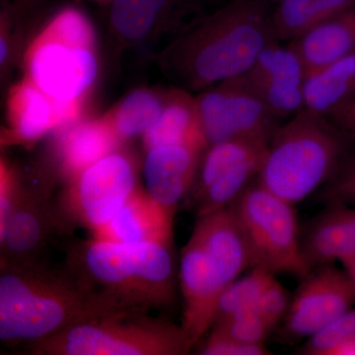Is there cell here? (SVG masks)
Here are the masks:
<instances>
[{"mask_svg":"<svg viewBox=\"0 0 355 355\" xmlns=\"http://www.w3.org/2000/svg\"><path fill=\"white\" fill-rule=\"evenodd\" d=\"M275 41L268 0H232L175 40L159 60L178 87L202 92L247 73Z\"/></svg>","mask_w":355,"mask_h":355,"instance_id":"obj_1","label":"cell"},{"mask_svg":"<svg viewBox=\"0 0 355 355\" xmlns=\"http://www.w3.org/2000/svg\"><path fill=\"white\" fill-rule=\"evenodd\" d=\"M121 312L128 311L91 291L67 268L53 270L42 261L0 263V340L4 345H30Z\"/></svg>","mask_w":355,"mask_h":355,"instance_id":"obj_2","label":"cell"},{"mask_svg":"<svg viewBox=\"0 0 355 355\" xmlns=\"http://www.w3.org/2000/svg\"><path fill=\"white\" fill-rule=\"evenodd\" d=\"M65 268L91 291L123 311L166 309L176 300L179 273L173 245L93 237L70 248Z\"/></svg>","mask_w":355,"mask_h":355,"instance_id":"obj_3","label":"cell"},{"mask_svg":"<svg viewBox=\"0 0 355 355\" xmlns=\"http://www.w3.org/2000/svg\"><path fill=\"white\" fill-rule=\"evenodd\" d=\"M21 64L24 77L57 103L64 125L83 119L100 74L94 25L76 7L60 9L26 44Z\"/></svg>","mask_w":355,"mask_h":355,"instance_id":"obj_4","label":"cell"},{"mask_svg":"<svg viewBox=\"0 0 355 355\" xmlns=\"http://www.w3.org/2000/svg\"><path fill=\"white\" fill-rule=\"evenodd\" d=\"M347 133L304 109L277 128L257 182L296 205L335 176L349 154Z\"/></svg>","mask_w":355,"mask_h":355,"instance_id":"obj_5","label":"cell"},{"mask_svg":"<svg viewBox=\"0 0 355 355\" xmlns=\"http://www.w3.org/2000/svg\"><path fill=\"white\" fill-rule=\"evenodd\" d=\"M33 355H184L191 352L183 327L148 312H121L28 345Z\"/></svg>","mask_w":355,"mask_h":355,"instance_id":"obj_6","label":"cell"},{"mask_svg":"<svg viewBox=\"0 0 355 355\" xmlns=\"http://www.w3.org/2000/svg\"><path fill=\"white\" fill-rule=\"evenodd\" d=\"M228 207L246 236L253 266L301 279L309 275L294 205L254 181Z\"/></svg>","mask_w":355,"mask_h":355,"instance_id":"obj_7","label":"cell"},{"mask_svg":"<svg viewBox=\"0 0 355 355\" xmlns=\"http://www.w3.org/2000/svg\"><path fill=\"white\" fill-rule=\"evenodd\" d=\"M207 146L232 139H272L279 116L270 111L245 74L205 89L196 97Z\"/></svg>","mask_w":355,"mask_h":355,"instance_id":"obj_8","label":"cell"},{"mask_svg":"<svg viewBox=\"0 0 355 355\" xmlns=\"http://www.w3.org/2000/svg\"><path fill=\"white\" fill-rule=\"evenodd\" d=\"M137 188L135 163L119 149L67 184L58 203L71 225L79 224L94 232L113 218Z\"/></svg>","mask_w":355,"mask_h":355,"instance_id":"obj_9","label":"cell"},{"mask_svg":"<svg viewBox=\"0 0 355 355\" xmlns=\"http://www.w3.org/2000/svg\"><path fill=\"white\" fill-rule=\"evenodd\" d=\"M354 304L355 284L345 270L331 263L317 266L292 295L288 312L277 328V338L291 343L310 338Z\"/></svg>","mask_w":355,"mask_h":355,"instance_id":"obj_10","label":"cell"},{"mask_svg":"<svg viewBox=\"0 0 355 355\" xmlns=\"http://www.w3.org/2000/svg\"><path fill=\"white\" fill-rule=\"evenodd\" d=\"M23 184L4 232L0 235V263H33L55 236L71 224L60 203L51 200L50 184Z\"/></svg>","mask_w":355,"mask_h":355,"instance_id":"obj_11","label":"cell"},{"mask_svg":"<svg viewBox=\"0 0 355 355\" xmlns=\"http://www.w3.org/2000/svg\"><path fill=\"white\" fill-rule=\"evenodd\" d=\"M179 282L184 300L182 327L193 352L211 330L219 297L229 282L220 266L193 236L182 250Z\"/></svg>","mask_w":355,"mask_h":355,"instance_id":"obj_12","label":"cell"},{"mask_svg":"<svg viewBox=\"0 0 355 355\" xmlns=\"http://www.w3.org/2000/svg\"><path fill=\"white\" fill-rule=\"evenodd\" d=\"M306 69L291 44L273 42L263 49L245 73L261 99L279 119L291 118L305 109L303 83Z\"/></svg>","mask_w":355,"mask_h":355,"instance_id":"obj_13","label":"cell"},{"mask_svg":"<svg viewBox=\"0 0 355 355\" xmlns=\"http://www.w3.org/2000/svg\"><path fill=\"white\" fill-rule=\"evenodd\" d=\"M207 146L174 144L146 151L144 175L146 191L153 200L170 211L190 193Z\"/></svg>","mask_w":355,"mask_h":355,"instance_id":"obj_14","label":"cell"},{"mask_svg":"<svg viewBox=\"0 0 355 355\" xmlns=\"http://www.w3.org/2000/svg\"><path fill=\"white\" fill-rule=\"evenodd\" d=\"M55 132L53 164L65 184L100 159L121 149L123 144L103 116L79 119Z\"/></svg>","mask_w":355,"mask_h":355,"instance_id":"obj_15","label":"cell"},{"mask_svg":"<svg viewBox=\"0 0 355 355\" xmlns=\"http://www.w3.org/2000/svg\"><path fill=\"white\" fill-rule=\"evenodd\" d=\"M6 119L2 144H34L64 125L57 103L26 77L9 90Z\"/></svg>","mask_w":355,"mask_h":355,"instance_id":"obj_16","label":"cell"},{"mask_svg":"<svg viewBox=\"0 0 355 355\" xmlns=\"http://www.w3.org/2000/svg\"><path fill=\"white\" fill-rule=\"evenodd\" d=\"M173 219L174 212L137 187L113 218L93 233L109 241L173 245Z\"/></svg>","mask_w":355,"mask_h":355,"instance_id":"obj_17","label":"cell"},{"mask_svg":"<svg viewBox=\"0 0 355 355\" xmlns=\"http://www.w3.org/2000/svg\"><path fill=\"white\" fill-rule=\"evenodd\" d=\"M303 253L310 268L355 256V209L331 203L301 231Z\"/></svg>","mask_w":355,"mask_h":355,"instance_id":"obj_18","label":"cell"},{"mask_svg":"<svg viewBox=\"0 0 355 355\" xmlns=\"http://www.w3.org/2000/svg\"><path fill=\"white\" fill-rule=\"evenodd\" d=\"M191 236L220 266L229 284L253 266L246 236L229 207L198 217Z\"/></svg>","mask_w":355,"mask_h":355,"instance_id":"obj_19","label":"cell"},{"mask_svg":"<svg viewBox=\"0 0 355 355\" xmlns=\"http://www.w3.org/2000/svg\"><path fill=\"white\" fill-rule=\"evenodd\" d=\"M355 93V53L306 72L303 83L305 109L331 121Z\"/></svg>","mask_w":355,"mask_h":355,"instance_id":"obj_20","label":"cell"},{"mask_svg":"<svg viewBox=\"0 0 355 355\" xmlns=\"http://www.w3.org/2000/svg\"><path fill=\"white\" fill-rule=\"evenodd\" d=\"M141 139L146 153L174 144L209 146L200 130L196 97L184 89L168 90L162 113Z\"/></svg>","mask_w":355,"mask_h":355,"instance_id":"obj_21","label":"cell"},{"mask_svg":"<svg viewBox=\"0 0 355 355\" xmlns=\"http://www.w3.org/2000/svg\"><path fill=\"white\" fill-rule=\"evenodd\" d=\"M298 51L306 72L355 53V6L289 43Z\"/></svg>","mask_w":355,"mask_h":355,"instance_id":"obj_22","label":"cell"},{"mask_svg":"<svg viewBox=\"0 0 355 355\" xmlns=\"http://www.w3.org/2000/svg\"><path fill=\"white\" fill-rule=\"evenodd\" d=\"M174 0H111L110 28L125 46L153 38L171 10Z\"/></svg>","mask_w":355,"mask_h":355,"instance_id":"obj_23","label":"cell"},{"mask_svg":"<svg viewBox=\"0 0 355 355\" xmlns=\"http://www.w3.org/2000/svg\"><path fill=\"white\" fill-rule=\"evenodd\" d=\"M355 6V0H279L272 10L277 41H295Z\"/></svg>","mask_w":355,"mask_h":355,"instance_id":"obj_24","label":"cell"},{"mask_svg":"<svg viewBox=\"0 0 355 355\" xmlns=\"http://www.w3.org/2000/svg\"><path fill=\"white\" fill-rule=\"evenodd\" d=\"M165 92L149 88L130 91L103 114L121 141L142 137L158 120L166 103Z\"/></svg>","mask_w":355,"mask_h":355,"instance_id":"obj_25","label":"cell"},{"mask_svg":"<svg viewBox=\"0 0 355 355\" xmlns=\"http://www.w3.org/2000/svg\"><path fill=\"white\" fill-rule=\"evenodd\" d=\"M268 142V140L261 139H232L207 146L200 159L197 177L190 191L193 202L229 169L247 159L265 153Z\"/></svg>","mask_w":355,"mask_h":355,"instance_id":"obj_26","label":"cell"},{"mask_svg":"<svg viewBox=\"0 0 355 355\" xmlns=\"http://www.w3.org/2000/svg\"><path fill=\"white\" fill-rule=\"evenodd\" d=\"M268 150V149H266ZM266 153L247 159L229 169L216 180L196 200L197 216L226 209L258 177Z\"/></svg>","mask_w":355,"mask_h":355,"instance_id":"obj_27","label":"cell"},{"mask_svg":"<svg viewBox=\"0 0 355 355\" xmlns=\"http://www.w3.org/2000/svg\"><path fill=\"white\" fill-rule=\"evenodd\" d=\"M251 268L249 273L238 277L222 292L217 304L214 324L242 311L251 309L275 279V275L261 266H254Z\"/></svg>","mask_w":355,"mask_h":355,"instance_id":"obj_28","label":"cell"},{"mask_svg":"<svg viewBox=\"0 0 355 355\" xmlns=\"http://www.w3.org/2000/svg\"><path fill=\"white\" fill-rule=\"evenodd\" d=\"M20 8L13 3L2 2L0 10V73L6 81L18 62L22 60L25 46L19 15Z\"/></svg>","mask_w":355,"mask_h":355,"instance_id":"obj_29","label":"cell"},{"mask_svg":"<svg viewBox=\"0 0 355 355\" xmlns=\"http://www.w3.org/2000/svg\"><path fill=\"white\" fill-rule=\"evenodd\" d=\"M210 331L248 345L266 343L273 331L252 308L216 322Z\"/></svg>","mask_w":355,"mask_h":355,"instance_id":"obj_30","label":"cell"},{"mask_svg":"<svg viewBox=\"0 0 355 355\" xmlns=\"http://www.w3.org/2000/svg\"><path fill=\"white\" fill-rule=\"evenodd\" d=\"M355 331V308L334 320L322 330L307 338L296 354L331 355L333 350L345 343Z\"/></svg>","mask_w":355,"mask_h":355,"instance_id":"obj_31","label":"cell"},{"mask_svg":"<svg viewBox=\"0 0 355 355\" xmlns=\"http://www.w3.org/2000/svg\"><path fill=\"white\" fill-rule=\"evenodd\" d=\"M291 298V294L275 277L261 294L252 309L275 331L286 318Z\"/></svg>","mask_w":355,"mask_h":355,"instance_id":"obj_32","label":"cell"},{"mask_svg":"<svg viewBox=\"0 0 355 355\" xmlns=\"http://www.w3.org/2000/svg\"><path fill=\"white\" fill-rule=\"evenodd\" d=\"M319 197L327 205L342 203L355 207V153L347 155L321 191Z\"/></svg>","mask_w":355,"mask_h":355,"instance_id":"obj_33","label":"cell"},{"mask_svg":"<svg viewBox=\"0 0 355 355\" xmlns=\"http://www.w3.org/2000/svg\"><path fill=\"white\" fill-rule=\"evenodd\" d=\"M197 354L202 355H268L272 354L265 343L248 345L220 335L216 331H209L205 340L197 345Z\"/></svg>","mask_w":355,"mask_h":355,"instance_id":"obj_34","label":"cell"},{"mask_svg":"<svg viewBox=\"0 0 355 355\" xmlns=\"http://www.w3.org/2000/svg\"><path fill=\"white\" fill-rule=\"evenodd\" d=\"M22 182L20 175L6 159L0 162V235L6 230L14 205L17 200Z\"/></svg>","mask_w":355,"mask_h":355,"instance_id":"obj_35","label":"cell"},{"mask_svg":"<svg viewBox=\"0 0 355 355\" xmlns=\"http://www.w3.org/2000/svg\"><path fill=\"white\" fill-rule=\"evenodd\" d=\"M355 120V93L352 99L350 100L347 106L340 112L338 116L331 120L338 128L345 130L347 125H349Z\"/></svg>","mask_w":355,"mask_h":355,"instance_id":"obj_36","label":"cell"},{"mask_svg":"<svg viewBox=\"0 0 355 355\" xmlns=\"http://www.w3.org/2000/svg\"><path fill=\"white\" fill-rule=\"evenodd\" d=\"M331 355H355V331L345 343L334 349Z\"/></svg>","mask_w":355,"mask_h":355,"instance_id":"obj_37","label":"cell"},{"mask_svg":"<svg viewBox=\"0 0 355 355\" xmlns=\"http://www.w3.org/2000/svg\"><path fill=\"white\" fill-rule=\"evenodd\" d=\"M340 263L343 266V270L349 275L350 279L355 284V256L343 259L340 261Z\"/></svg>","mask_w":355,"mask_h":355,"instance_id":"obj_38","label":"cell"},{"mask_svg":"<svg viewBox=\"0 0 355 355\" xmlns=\"http://www.w3.org/2000/svg\"><path fill=\"white\" fill-rule=\"evenodd\" d=\"M38 1L39 0H12L13 3L19 8H28V7L34 6Z\"/></svg>","mask_w":355,"mask_h":355,"instance_id":"obj_39","label":"cell"},{"mask_svg":"<svg viewBox=\"0 0 355 355\" xmlns=\"http://www.w3.org/2000/svg\"><path fill=\"white\" fill-rule=\"evenodd\" d=\"M343 132H347V135H350V137H354L355 139V120L352 121L349 125H347V127L343 130Z\"/></svg>","mask_w":355,"mask_h":355,"instance_id":"obj_40","label":"cell"},{"mask_svg":"<svg viewBox=\"0 0 355 355\" xmlns=\"http://www.w3.org/2000/svg\"><path fill=\"white\" fill-rule=\"evenodd\" d=\"M91 1L107 2V3H110V2H111V0H91Z\"/></svg>","mask_w":355,"mask_h":355,"instance_id":"obj_41","label":"cell"},{"mask_svg":"<svg viewBox=\"0 0 355 355\" xmlns=\"http://www.w3.org/2000/svg\"><path fill=\"white\" fill-rule=\"evenodd\" d=\"M268 1H270V0H268ZM277 1H279V0H277Z\"/></svg>","mask_w":355,"mask_h":355,"instance_id":"obj_42","label":"cell"}]
</instances>
